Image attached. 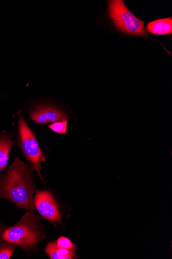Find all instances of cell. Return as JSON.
<instances>
[{
	"mask_svg": "<svg viewBox=\"0 0 172 259\" xmlns=\"http://www.w3.org/2000/svg\"><path fill=\"white\" fill-rule=\"evenodd\" d=\"M34 191L32 170L19 157L16 158L6 174L0 177V197L11 200L21 208L33 211Z\"/></svg>",
	"mask_w": 172,
	"mask_h": 259,
	"instance_id": "1",
	"label": "cell"
},
{
	"mask_svg": "<svg viewBox=\"0 0 172 259\" xmlns=\"http://www.w3.org/2000/svg\"><path fill=\"white\" fill-rule=\"evenodd\" d=\"M39 219L33 211H29L17 225L2 230L0 238L23 248L34 249L43 238Z\"/></svg>",
	"mask_w": 172,
	"mask_h": 259,
	"instance_id": "2",
	"label": "cell"
},
{
	"mask_svg": "<svg viewBox=\"0 0 172 259\" xmlns=\"http://www.w3.org/2000/svg\"><path fill=\"white\" fill-rule=\"evenodd\" d=\"M108 12L114 26L121 32L130 35L148 36L144 22L128 9L122 0L109 1Z\"/></svg>",
	"mask_w": 172,
	"mask_h": 259,
	"instance_id": "3",
	"label": "cell"
},
{
	"mask_svg": "<svg viewBox=\"0 0 172 259\" xmlns=\"http://www.w3.org/2000/svg\"><path fill=\"white\" fill-rule=\"evenodd\" d=\"M17 130L20 147L24 155L32 164V168L43 180L40 172L41 163L45 161V157L42 153L37 141L30 128L20 113L18 114Z\"/></svg>",
	"mask_w": 172,
	"mask_h": 259,
	"instance_id": "4",
	"label": "cell"
},
{
	"mask_svg": "<svg viewBox=\"0 0 172 259\" xmlns=\"http://www.w3.org/2000/svg\"><path fill=\"white\" fill-rule=\"evenodd\" d=\"M34 205L39 214L49 222H58L61 220L59 207L51 193L37 191Z\"/></svg>",
	"mask_w": 172,
	"mask_h": 259,
	"instance_id": "5",
	"label": "cell"
},
{
	"mask_svg": "<svg viewBox=\"0 0 172 259\" xmlns=\"http://www.w3.org/2000/svg\"><path fill=\"white\" fill-rule=\"evenodd\" d=\"M30 118L37 124H43L67 120L68 116L58 107L48 105H40L30 113Z\"/></svg>",
	"mask_w": 172,
	"mask_h": 259,
	"instance_id": "6",
	"label": "cell"
},
{
	"mask_svg": "<svg viewBox=\"0 0 172 259\" xmlns=\"http://www.w3.org/2000/svg\"><path fill=\"white\" fill-rule=\"evenodd\" d=\"M13 136L10 133L4 131L0 133V172L7 167L10 153L14 144Z\"/></svg>",
	"mask_w": 172,
	"mask_h": 259,
	"instance_id": "7",
	"label": "cell"
},
{
	"mask_svg": "<svg viewBox=\"0 0 172 259\" xmlns=\"http://www.w3.org/2000/svg\"><path fill=\"white\" fill-rule=\"evenodd\" d=\"M146 29L149 32L155 35L170 34L172 32L171 17L152 21L147 24Z\"/></svg>",
	"mask_w": 172,
	"mask_h": 259,
	"instance_id": "8",
	"label": "cell"
},
{
	"mask_svg": "<svg viewBox=\"0 0 172 259\" xmlns=\"http://www.w3.org/2000/svg\"><path fill=\"white\" fill-rule=\"evenodd\" d=\"M45 252L51 259H72L75 255V248L66 249L59 247L56 242L47 244Z\"/></svg>",
	"mask_w": 172,
	"mask_h": 259,
	"instance_id": "9",
	"label": "cell"
},
{
	"mask_svg": "<svg viewBox=\"0 0 172 259\" xmlns=\"http://www.w3.org/2000/svg\"><path fill=\"white\" fill-rule=\"evenodd\" d=\"M15 250L14 246L11 243L0 244V259H9Z\"/></svg>",
	"mask_w": 172,
	"mask_h": 259,
	"instance_id": "10",
	"label": "cell"
},
{
	"mask_svg": "<svg viewBox=\"0 0 172 259\" xmlns=\"http://www.w3.org/2000/svg\"><path fill=\"white\" fill-rule=\"evenodd\" d=\"M68 121H61L53 123L48 126L52 131L60 134H67V124Z\"/></svg>",
	"mask_w": 172,
	"mask_h": 259,
	"instance_id": "11",
	"label": "cell"
},
{
	"mask_svg": "<svg viewBox=\"0 0 172 259\" xmlns=\"http://www.w3.org/2000/svg\"><path fill=\"white\" fill-rule=\"evenodd\" d=\"M56 245L60 248L66 249H72L75 248L71 241L67 238L62 237L56 242Z\"/></svg>",
	"mask_w": 172,
	"mask_h": 259,
	"instance_id": "12",
	"label": "cell"
}]
</instances>
